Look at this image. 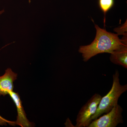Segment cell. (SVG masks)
<instances>
[{"instance_id":"9c48e42d","label":"cell","mask_w":127,"mask_h":127,"mask_svg":"<svg viewBox=\"0 0 127 127\" xmlns=\"http://www.w3.org/2000/svg\"><path fill=\"white\" fill-rule=\"evenodd\" d=\"M7 124L11 126H15L16 125L15 121L13 122L6 120L0 115V126H6Z\"/></svg>"},{"instance_id":"52a82bcc","label":"cell","mask_w":127,"mask_h":127,"mask_svg":"<svg viewBox=\"0 0 127 127\" xmlns=\"http://www.w3.org/2000/svg\"><path fill=\"white\" fill-rule=\"evenodd\" d=\"M111 54L110 59L112 62L127 68V43L122 45Z\"/></svg>"},{"instance_id":"7a4b0ae2","label":"cell","mask_w":127,"mask_h":127,"mask_svg":"<svg viewBox=\"0 0 127 127\" xmlns=\"http://www.w3.org/2000/svg\"><path fill=\"white\" fill-rule=\"evenodd\" d=\"M119 75L118 71L116 70L113 76V82L112 88L107 95L102 97L96 111L91 118V122L98 118L103 114L107 113L111 111L113 107L118 104V99L121 95L127 91V84H120Z\"/></svg>"},{"instance_id":"ba28073f","label":"cell","mask_w":127,"mask_h":127,"mask_svg":"<svg viewBox=\"0 0 127 127\" xmlns=\"http://www.w3.org/2000/svg\"><path fill=\"white\" fill-rule=\"evenodd\" d=\"M114 4V0H98V6L100 10L104 14V24L105 25L106 20V15L109 11Z\"/></svg>"},{"instance_id":"8992f818","label":"cell","mask_w":127,"mask_h":127,"mask_svg":"<svg viewBox=\"0 0 127 127\" xmlns=\"http://www.w3.org/2000/svg\"><path fill=\"white\" fill-rule=\"evenodd\" d=\"M17 74L10 68L5 71L4 74L0 76V96L9 95L13 91L14 82L17 79Z\"/></svg>"},{"instance_id":"277c9868","label":"cell","mask_w":127,"mask_h":127,"mask_svg":"<svg viewBox=\"0 0 127 127\" xmlns=\"http://www.w3.org/2000/svg\"><path fill=\"white\" fill-rule=\"evenodd\" d=\"M123 109L118 104L106 114L93 120L88 127H116L123 123Z\"/></svg>"},{"instance_id":"3957f363","label":"cell","mask_w":127,"mask_h":127,"mask_svg":"<svg viewBox=\"0 0 127 127\" xmlns=\"http://www.w3.org/2000/svg\"><path fill=\"white\" fill-rule=\"evenodd\" d=\"M101 98L100 94H95L83 106L78 114L75 127H88L91 118L96 111Z\"/></svg>"},{"instance_id":"5b68a950","label":"cell","mask_w":127,"mask_h":127,"mask_svg":"<svg viewBox=\"0 0 127 127\" xmlns=\"http://www.w3.org/2000/svg\"><path fill=\"white\" fill-rule=\"evenodd\" d=\"M9 95L14 102L16 107L17 112V120L15 121L16 125L22 127H34V124L31 122L27 117L26 114L22 105V102L18 93L13 91L10 92Z\"/></svg>"},{"instance_id":"6da1fadb","label":"cell","mask_w":127,"mask_h":127,"mask_svg":"<svg viewBox=\"0 0 127 127\" xmlns=\"http://www.w3.org/2000/svg\"><path fill=\"white\" fill-rule=\"evenodd\" d=\"M96 34L95 39L90 45L81 46L79 52L82 53L83 61L87 62L92 57L100 53L111 54L122 45L127 43L125 40L119 39L117 34L108 32L105 29L95 25Z\"/></svg>"},{"instance_id":"30bf717a","label":"cell","mask_w":127,"mask_h":127,"mask_svg":"<svg viewBox=\"0 0 127 127\" xmlns=\"http://www.w3.org/2000/svg\"><path fill=\"white\" fill-rule=\"evenodd\" d=\"M4 10L0 11V16H1V15L2 13H4Z\"/></svg>"}]
</instances>
